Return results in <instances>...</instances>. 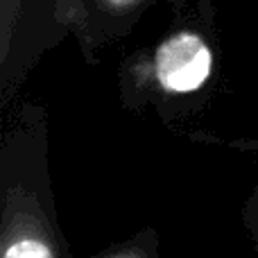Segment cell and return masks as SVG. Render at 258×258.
Instances as JSON below:
<instances>
[{"label":"cell","mask_w":258,"mask_h":258,"mask_svg":"<svg viewBox=\"0 0 258 258\" xmlns=\"http://www.w3.org/2000/svg\"><path fill=\"white\" fill-rule=\"evenodd\" d=\"M156 73L165 89L179 93L195 91L211 73V52L195 34H179L161 45Z\"/></svg>","instance_id":"cell-1"},{"label":"cell","mask_w":258,"mask_h":258,"mask_svg":"<svg viewBox=\"0 0 258 258\" xmlns=\"http://www.w3.org/2000/svg\"><path fill=\"white\" fill-rule=\"evenodd\" d=\"M5 258H52V251L39 240H21L9 247Z\"/></svg>","instance_id":"cell-2"},{"label":"cell","mask_w":258,"mask_h":258,"mask_svg":"<svg viewBox=\"0 0 258 258\" xmlns=\"http://www.w3.org/2000/svg\"><path fill=\"white\" fill-rule=\"evenodd\" d=\"M113 5H127V3H132V0H111Z\"/></svg>","instance_id":"cell-3"}]
</instances>
